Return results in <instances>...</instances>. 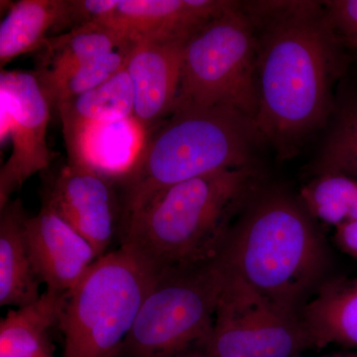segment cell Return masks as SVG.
Segmentation results:
<instances>
[{"instance_id": "1", "label": "cell", "mask_w": 357, "mask_h": 357, "mask_svg": "<svg viewBox=\"0 0 357 357\" xmlns=\"http://www.w3.org/2000/svg\"><path fill=\"white\" fill-rule=\"evenodd\" d=\"M256 29L255 124L280 160L292 159L335 110L349 67L321 1H244Z\"/></svg>"}, {"instance_id": "2", "label": "cell", "mask_w": 357, "mask_h": 357, "mask_svg": "<svg viewBox=\"0 0 357 357\" xmlns=\"http://www.w3.org/2000/svg\"><path fill=\"white\" fill-rule=\"evenodd\" d=\"M261 181L250 165L171 185L122 217L121 245L157 274L213 261Z\"/></svg>"}, {"instance_id": "3", "label": "cell", "mask_w": 357, "mask_h": 357, "mask_svg": "<svg viewBox=\"0 0 357 357\" xmlns=\"http://www.w3.org/2000/svg\"><path fill=\"white\" fill-rule=\"evenodd\" d=\"M225 271L276 306L299 312L319 287L328 250L314 218L281 189H261L234 223L220 257Z\"/></svg>"}, {"instance_id": "4", "label": "cell", "mask_w": 357, "mask_h": 357, "mask_svg": "<svg viewBox=\"0 0 357 357\" xmlns=\"http://www.w3.org/2000/svg\"><path fill=\"white\" fill-rule=\"evenodd\" d=\"M264 144L253 119L227 107L178 109L151 131L128 172L122 217L178 183L208 174L256 165Z\"/></svg>"}, {"instance_id": "5", "label": "cell", "mask_w": 357, "mask_h": 357, "mask_svg": "<svg viewBox=\"0 0 357 357\" xmlns=\"http://www.w3.org/2000/svg\"><path fill=\"white\" fill-rule=\"evenodd\" d=\"M157 275L122 245L98 258L68 295L60 321L65 357L119 356Z\"/></svg>"}, {"instance_id": "6", "label": "cell", "mask_w": 357, "mask_h": 357, "mask_svg": "<svg viewBox=\"0 0 357 357\" xmlns=\"http://www.w3.org/2000/svg\"><path fill=\"white\" fill-rule=\"evenodd\" d=\"M256 42L255 22L244 1H236L192 32L185 44L174 110L227 107L255 122Z\"/></svg>"}, {"instance_id": "7", "label": "cell", "mask_w": 357, "mask_h": 357, "mask_svg": "<svg viewBox=\"0 0 357 357\" xmlns=\"http://www.w3.org/2000/svg\"><path fill=\"white\" fill-rule=\"evenodd\" d=\"M225 285L220 259L157 275L123 349L133 357H177L210 337Z\"/></svg>"}, {"instance_id": "8", "label": "cell", "mask_w": 357, "mask_h": 357, "mask_svg": "<svg viewBox=\"0 0 357 357\" xmlns=\"http://www.w3.org/2000/svg\"><path fill=\"white\" fill-rule=\"evenodd\" d=\"M223 270L225 285L206 342L210 356L299 357L311 347L299 314L276 306Z\"/></svg>"}, {"instance_id": "9", "label": "cell", "mask_w": 357, "mask_h": 357, "mask_svg": "<svg viewBox=\"0 0 357 357\" xmlns=\"http://www.w3.org/2000/svg\"><path fill=\"white\" fill-rule=\"evenodd\" d=\"M51 109L36 72L1 70L0 134L1 143L10 137L13 150L0 170V208L26 181L50 165L46 134Z\"/></svg>"}, {"instance_id": "10", "label": "cell", "mask_w": 357, "mask_h": 357, "mask_svg": "<svg viewBox=\"0 0 357 357\" xmlns=\"http://www.w3.org/2000/svg\"><path fill=\"white\" fill-rule=\"evenodd\" d=\"M190 36L160 35L134 42L128 70L134 93L133 119L143 136L173 114Z\"/></svg>"}, {"instance_id": "11", "label": "cell", "mask_w": 357, "mask_h": 357, "mask_svg": "<svg viewBox=\"0 0 357 357\" xmlns=\"http://www.w3.org/2000/svg\"><path fill=\"white\" fill-rule=\"evenodd\" d=\"M114 178L83 164L68 163L53 181L44 202L96 249L107 253L116 231L119 204Z\"/></svg>"}, {"instance_id": "12", "label": "cell", "mask_w": 357, "mask_h": 357, "mask_svg": "<svg viewBox=\"0 0 357 357\" xmlns=\"http://www.w3.org/2000/svg\"><path fill=\"white\" fill-rule=\"evenodd\" d=\"M26 237L35 271L47 290L69 294L100 258L96 249L44 202L28 218Z\"/></svg>"}, {"instance_id": "13", "label": "cell", "mask_w": 357, "mask_h": 357, "mask_svg": "<svg viewBox=\"0 0 357 357\" xmlns=\"http://www.w3.org/2000/svg\"><path fill=\"white\" fill-rule=\"evenodd\" d=\"M229 0H119L114 13L100 22L129 42L160 35L192 33L234 6Z\"/></svg>"}, {"instance_id": "14", "label": "cell", "mask_w": 357, "mask_h": 357, "mask_svg": "<svg viewBox=\"0 0 357 357\" xmlns=\"http://www.w3.org/2000/svg\"><path fill=\"white\" fill-rule=\"evenodd\" d=\"M299 317L311 347L338 344L357 351V276L321 284Z\"/></svg>"}, {"instance_id": "15", "label": "cell", "mask_w": 357, "mask_h": 357, "mask_svg": "<svg viewBox=\"0 0 357 357\" xmlns=\"http://www.w3.org/2000/svg\"><path fill=\"white\" fill-rule=\"evenodd\" d=\"M27 217L20 199L0 208V305L23 307L35 302L39 278L33 265L27 237Z\"/></svg>"}, {"instance_id": "16", "label": "cell", "mask_w": 357, "mask_h": 357, "mask_svg": "<svg viewBox=\"0 0 357 357\" xmlns=\"http://www.w3.org/2000/svg\"><path fill=\"white\" fill-rule=\"evenodd\" d=\"M57 109L68 155L91 126L133 119V88L126 68L102 86L63 102Z\"/></svg>"}, {"instance_id": "17", "label": "cell", "mask_w": 357, "mask_h": 357, "mask_svg": "<svg viewBox=\"0 0 357 357\" xmlns=\"http://www.w3.org/2000/svg\"><path fill=\"white\" fill-rule=\"evenodd\" d=\"M69 0L10 2L0 24V66L24 54L40 51L49 33L68 28Z\"/></svg>"}, {"instance_id": "18", "label": "cell", "mask_w": 357, "mask_h": 357, "mask_svg": "<svg viewBox=\"0 0 357 357\" xmlns=\"http://www.w3.org/2000/svg\"><path fill=\"white\" fill-rule=\"evenodd\" d=\"M131 44L121 32L100 21H93L65 34L49 37L40 50L41 60L36 74L45 88L79 66Z\"/></svg>"}, {"instance_id": "19", "label": "cell", "mask_w": 357, "mask_h": 357, "mask_svg": "<svg viewBox=\"0 0 357 357\" xmlns=\"http://www.w3.org/2000/svg\"><path fill=\"white\" fill-rule=\"evenodd\" d=\"M144 142L133 119L91 126L79 138L69 163L83 164L114 178L128 172Z\"/></svg>"}, {"instance_id": "20", "label": "cell", "mask_w": 357, "mask_h": 357, "mask_svg": "<svg viewBox=\"0 0 357 357\" xmlns=\"http://www.w3.org/2000/svg\"><path fill=\"white\" fill-rule=\"evenodd\" d=\"M69 294L47 290L0 321V357H27L50 347L48 333L60 324Z\"/></svg>"}, {"instance_id": "21", "label": "cell", "mask_w": 357, "mask_h": 357, "mask_svg": "<svg viewBox=\"0 0 357 357\" xmlns=\"http://www.w3.org/2000/svg\"><path fill=\"white\" fill-rule=\"evenodd\" d=\"M312 174H340L357 178V88L344 86L337 93L328 132L312 163Z\"/></svg>"}, {"instance_id": "22", "label": "cell", "mask_w": 357, "mask_h": 357, "mask_svg": "<svg viewBox=\"0 0 357 357\" xmlns=\"http://www.w3.org/2000/svg\"><path fill=\"white\" fill-rule=\"evenodd\" d=\"M299 199L312 218L335 229L357 220V178L340 174L316 176L301 189Z\"/></svg>"}, {"instance_id": "23", "label": "cell", "mask_w": 357, "mask_h": 357, "mask_svg": "<svg viewBox=\"0 0 357 357\" xmlns=\"http://www.w3.org/2000/svg\"><path fill=\"white\" fill-rule=\"evenodd\" d=\"M131 46L122 47L79 66L49 86H43L52 109L70 98L102 86L128 64Z\"/></svg>"}, {"instance_id": "24", "label": "cell", "mask_w": 357, "mask_h": 357, "mask_svg": "<svg viewBox=\"0 0 357 357\" xmlns=\"http://www.w3.org/2000/svg\"><path fill=\"white\" fill-rule=\"evenodd\" d=\"M326 20L342 42L357 35V0L321 1Z\"/></svg>"}, {"instance_id": "25", "label": "cell", "mask_w": 357, "mask_h": 357, "mask_svg": "<svg viewBox=\"0 0 357 357\" xmlns=\"http://www.w3.org/2000/svg\"><path fill=\"white\" fill-rule=\"evenodd\" d=\"M335 238L338 248L357 260V220L335 227Z\"/></svg>"}, {"instance_id": "26", "label": "cell", "mask_w": 357, "mask_h": 357, "mask_svg": "<svg viewBox=\"0 0 357 357\" xmlns=\"http://www.w3.org/2000/svg\"><path fill=\"white\" fill-rule=\"evenodd\" d=\"M344 44L347 47V50L354 52L357 56V35L351 39L345 40Z\"/></svg>"}, {"instance_id": "27", "label": "cell", "mask_w": 357, "mask_h": 357, "mask_svg": "<svg viewBox=\"0 0 357 357\" xmlns=\"http://www.w3.org/2000/svg\"><path fill=\"white\" fill-rule=\"evenodd\" d=\"M27 357H56L54 356L53 352H52L50 347H46V349H42L36 354H32V356H29Z\"/></svg>"}, {"instance_id": "28", "label": "cell", "mask_w": 357, "mask_h": 357, "mask_svg": "<svg viewBox=\"0 0 357 357\" xmlns=\"http://www.w3.org/2000/svg\"><path fill=\"white\" fill-rule=\"evenodd\" d=\"M177 357H213V356H210V354H208V352H206V354H198V352H195V354H181V356H178Z\"/></svg>"}, {"instance_id": "29", "label": "cell", "mask_w": 357, "mask_h": 357, "mask_svg": "<svg viewBox=\"0 0 357 357\" xmlns=\"http://www.w3.org/2000/svg\"><path fill=\"white\" fill-rule=\"evenodd\" d=\"M326 357H357V351L333 354V356H326Z\"/></svg>"}, {"instance_id": "30", "label": "cell", "mask_w": 357, "mask_h": 357, "mask_svg": "<svg viewBox=\"0 0 357 357\" xmlns=\"http://www.w3.org/2000/svg\"><path fill=\"white\" fill-rule=\"evenodd\" d=\"M319 357H326V356H319Z\"/></svg>"}, {"instance_id": "31", "label": "cell", "mask_w": 357, "mask_h": 357, "mask_svg": "<svg viewBox=\"0 0 357 357\" xmlns=\"http://www.w3.org/2000/svg\"><path fill=\"white\" fill-rule=\"evenodd\" d=\"M356 60H357V56H356ZM356 64H357V61H356Z\"/></svg>"}]
</instances>
